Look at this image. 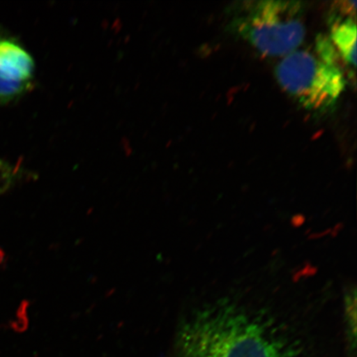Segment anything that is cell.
I'll list each match as a JSON object with an SVG mask.
<instances>
[{
    "mask_svg": "<svg viewBox=\"0 0 357 357\" xmlns=\"http://www.w3.org/2000/svg\"><path fill=\"white\" fill-rule=\"evenodd\" d=\"M231 33L261 54L284 56L297 50L306 35L305 3L298 1H248L231 13Z\"/></svg>",
    "mask_w": 357,
    "mask_h": 357,
    "instance_id": "3957f363",
    "label": "cell"
},
{
    "mask_svg": "<svg viewBox=\"0 0 357 357\" xmlns=\"http://www.w3.org/2000/svg\"><path fill=\"white\" fill-rule=\"evenodd\" d=\"M34 70L29 52L10 40H0V102L6 104L26 92Z\"/></svg>",
    "mask_w": 357,
    "mask_h": 357,
    "instance_id": "277c9868",
    "label": "cell"
},
{
    "mask_svg": "<svg viewBox=\"0 0 357 357\" xmlns=\"http://www.w3.org/2000/svg\"><path fill=\"white\" fill-rule=\"evenodd\" d=\"M344 317L348 347L355 357L356 349V290L351 288L344 296Z\"/></svg>",
    "mask_w": 357,
    "mask_h": 357,
    "instance_id": "8992f818",
    "label": "cell"
},
{
    "mask_svg": "<svg viewBox=\"0 0 357 357\" xmlns=\"http://www.w3.org/2000/svg\"><path fill=\"white\" fill-rule=\"evenodd\" d=\"M356 2L336 3L330 17V37L339 56L348 66H356Z\"/></svg>",
    "mask_w": 357,
    "mask_h": 357,
    "instance_id": "5b68a950",
    "label": "cell"
},
{
    "mask_svg": "<svg viewBox=\"0 0 357 357\" xmlns=\"http://www.w3.org/2000/svg\"><path fill=\"white\" fill-rule=\"evenodd\" d=\"M15 169L0 162V195L6 192L15 181Z\"/></svg>",
    "mask_w": 357,
    "mask_h": 357,
    "instance_id": "52a82bcc",
    "label": "cell"
},
{
    "mask_svg": "<svg viewBox=\"0 0 357 357\" xmlns=\"http://www.w3.org/2000/svg\"><path fill=\"white\" fill-rule=\"evenodd\" d=\"M340 56L327 36L314 47L284 56L275 69L280 86L303 108L324 111L336 104L346 88Z\"/></svg>",
    "mask_w": 357,
    "mask_h": 357,
    "instance_id": "7a4b0ae2",
    "label": "cell"
},
{
    "mask_svg": "<svg viewBox=\"0 0 357 357\" xmlns=\"http://www.w3.org/2000/svg\"><path fill=\"white\" fill-rule=\"evenodd\" d=\"M303 339L265 311L230 300L204 305L178 326L174 357H306Z\"/></svg>",
    "mask_w": 357,
    "mask_h": 357,
    "instance_id": "6da1fadb",
    "label": "cell"
}]
</instances>
